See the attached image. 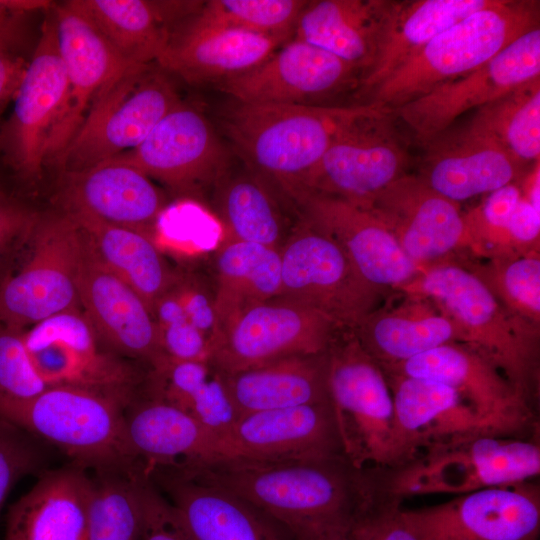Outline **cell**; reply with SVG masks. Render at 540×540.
<instances>
[{"mask_svg": "<svg viewBox=\"0 0 540 540\" xmlns=\"http://www.w3.org/2000/svg\"><path fill=\"white\" fill-rule=\"evenodd\" d=\"M393 4L391 0L307 1L293 38L360 68L364 76L375 63Z\"/></svg>", "mask_w": 540, "mask_h": 540, "instance_id": "32", "label": "cell"}, {"mask_svg": "<svg viewBox=\"0 0 540 540\" xmlns=\"http://www.w3.org/2000/svg\"><path fill=\"white\" fill-rule=\"evenodd\" d=\"M258 507L292 535L339 530L355 538L401 507L382 491L377 468L344 456L284 461L217 460L186 470Z\"/></svg>", "mask_w": 540, "mask_h": 540, "instance_id": "1", "label": "cell"}, {"mask_svg": "<svg viewBox=\"0 0 540 540\" xmlns=\"http://www.w3.org/2000/svg\"><path fill=\"white\" fill-rule=\"evenodd\" d=\"M280 254L277 298L316 310L343 329L354 328L375 310L384 293L363 279L336 242L301 218Z\"/></svg>", "mask_w": 540, "mask_h": 540, "instance_id": "10", "label": "cell"}, {"mask_svg": "<svg viewBox=\"0 0 540 540\" xmlns=\"http://www.w3.org/2000/svg\"><path fill=\"white\" fill-rule=\"evenodd\" d=\"M112 160L135 167L178 194L213 188L231 165L230 153L210 120L183 101L137 147Z\"/></svg>", "mask_w": 540, "mask_h": 540, "instance_id": "17", "label": "cell"}, {"mask_svg": "<svg viewBox=\"0 0 540 540\" xmlns=\"http://www.w3.org/2000/svg\"><path fill=\"white\" fill-rule=\"evenodd\" d=\"M421 540H539L540 488H485L433 506L401 509Z\"/></svg>", "mask_w": 540, "mask_h": 540, "instance_id": "19", "label": "cell"}, {"mask_svg": "<svg viewBox=\"0 0 540 540\" xmlns=\"http://www.w3.org/2000/svg\"><path fill=\"white\" fill-rule=\"evenodd\" d=\"M418 174L433 190L459 202L497 190L518 177L522 163L493 139L462 130L436 136Z\"/></svg>", "mask_w": 540, "mask_h": 540, "instance_id": "28", "label": "cell"}, {"mask_svg": "<svg viewBox=\"0 0 540 540\" xmlns=\"http://www.w3.org/2000/svg\"><path fill=\"white\" fill-rule=\"evenodd\" d=\"M329 399L345 458L357 468L393 463L394 403L381 366L350 329L327 350Z\"/></svg>", "mask_w": 540, "mask_h": 540, "instance_id": "8", "label": "cell"}, {"mask_svg": "<svg viewBox=\"0 0 540 540\" xmlns=\"http://www.w3.org/2000/svg\"><path fill=\"white\" fill-rule=\"evenodd\" d=\"M386 378L394 403V453L390 467L476 436H499L451 387L422 378Z\"/></svg>", "mask_w": 540, "mask_h": 540, "instance_id": "24", "label": "cell"}, {"mask_svg": "<svg viewBox=\"0 0 540 540\" xmlns=\"http://www.w3.org/2000/svg\"><path fill=\"white\" fill-rule=\"evenodd\" d=\"M397 310H373L350 329L363 349L383 368L448 343H463L454 322L420 299Z\"/></svg>", "mask_w": 540, "mask_h": 540, "instance_id": "37", "label": "cell"}, {"mask_svg": "<svg viewBox=\"0 0 540 540\" xmlns=\"http://www.w3.org/2000/svg\"><path fill=\"white\" fill-rule=\"evenodd\" d=\"M217 453L215 461L344 456L330 400L241 416L219 441Z\"/></svg>", "mask_w": 540, "mask_h": 540, "instance_id": "23", "label": "cell"}, {"mask_svg": "<svg viewBox=\"0 0 540 540\" xmlns=\"http://www.w3.org/2000/svg\"><path fill=\"white\" fill-rule=\"evenodd\" d=\"M149 477L165 492L192 540H294L288 528L258 507L192 474L155 469Z\"/></svg>", "mask_w": 540, "mask_h": 540, "instance_id": "26", "label": "cell"}, {"mask_svg": "<svg viewBox=\"0 0 540 540\" xmlns=\"http://www.w3.org/2000/svg\"><path fill=\"white\" fill-rule=\"evenodd\" d=\"M142 472H98L92 479L88 540H140L138 480Z\"/></svg>", "mask_w": 540, "mask_h": 540, "instance_id": "41", "label": "cell"}, {"mask_svg": "<svg viewBox=\"0 0 540 540\" xmlns=\"http://www.w3.org/2000/svg\"><path fill=\"white\" fill-rule=\"evenodd\" d=\"M28 61L14 50L0 46V118L16 96Z\"/></svg>", "mask_w": 540, "mask_h": 540, "instance_id": "52", "label": "cell"}, {"mask_svg": "<svg viewBox=\"0 0 540 540\" xmlns=\"http://www.w3.org/2000/svg\"><path fill=\"white\" fill-rule=\"evenodd\" d=\"M507 233L515 253L538 252L536 246L539 244L540 212H537L523 196L511 215Z\"/></svg>", "mask_w": 540, "mask_h": 540, "instance_id": "50", "label": "cell"}, {"mask_svg": "<svg viewBox=\"0 0 540 540\" xmlns=\"http://www.w3.org/2000/svg\"><path fill=\"white\" fill-rule=\"evenodd\" d=\"M65 93L66 76L52 10L41 24L36 47L13 100V110L0 128V154L25 183L38 180L43 172Z\"/></svg>", "mask_w": 540, "mask_h": 540, "instance_id": "12", "label": "cell"}, {"mask_svg": "<svg viewBox=\"0 0 540 540\" xmlns=\"http://www.w3.org/2000/svg\"><path fill=\"white\" fill-rule=\"evenodd\" d=\"M393 118L392 112H384L341 134L293 194L308 190L367 207L385 187L408 174L410 156Z\"/></svg>", "mask_w": 540, "mask_h": 540, "instance_id": "16", "label": "cell"}, {"mask_svg": "<svg viewBox=\"0 0 540 540\" xmlns=\"http://www.w3.org/2000/svg\"><path fill=\"white\" fill-rule=\"evenodd\" d=\"M378 473L384 494L400 504L411 496L515 485L539 476V438L476 436Z\"/></svg>", "mask_w": 540, "mask_h": 540, "instance_id": "6", "label": "cell"}, {"mask_svg": "<svg viewBox=\"0 0 540 540\" xmlns=\"http://www.w3.org/2000/svg\"><path fill=\"white\" fill-rule=\"evenodd\" d=\"M289 203L299 218L336 242L357 272L381 290L399 288L420 268L369 209L344 199L300 190Z\"/></svg>", "mask_w": 540, "mask_h": 540, "instance_id": "20", "label": "cell"}, {"mask_svg": "<svg viewBox=\"0 0 540 540\" xmlns=\"http://www.w3.org/2000/svg\"><path fill=\"white\" fill-rule=\"evenodd\" d=\"M398 289L432 301L459 328L463 343L493 361L537 410L539 328L506 309L472 269L440 261Z\"/></svg>", "mask_w": 540, "mask_h": 540, "instance_id": "3", "label": "cell"}, {"mask_svg": "<svg viewBox=\"0 0 540 540\" xmlns=\"http://www.w3.org/2000/svg\"><path fill=\"white\" fill-rule=\"evenodd\" d=\"M128 406L105 393L50 386L26 401L0 400V419L55 445L84 469L126 473L143 467L127 438Z\"/></svg>", "mask_w": 540, "mask_h": 540, "instance_id": "5", "label": "cell"}, {"mask_svg": "<svg viewBox=\"0 0 540 540\" xmlns=\"http://www.w3.org/2000/svg\"><path fill=\"white\" fill-rule=\"evenodd\" d=\"M64 212L79 225L95 257L132 287L152 312L155 302L174 284L178 274L166 262L153 238L86 213Z\"/></svg>", "mask_w": 540, "mask_h": 540, "instance_id": "36", "label": "cell"}, {"mask_svg": "<svg viewBox=\"0 0 540 540\" xmlns=\"http://www.w3.org/2000/svg\"><path fill=\"white\" fill-rule=\"evenodd\" d=\"M92 478L73 465L42 474L7 515L4 540H88Z\"/></svg>", "mask_w": 540, "mask_h": 540, "instance_id": "31", "label": "cell"}, {"mask_svg": "<svg viewBox=\"0 0 540 540\" xmlns=\"http://www.w3.org/2000/svg\"><path fill=\"white\" fill-rule=\"evenodd\" d=\"M33 363L50 386H72L117 397L127 404L141 375L103 343L82 310L56 314L24 331Z\"/></svg>", "mask_w": 540, "mask_h": 540, "instance_id": "14", "label": "cell"}, {"mask_svg": "<svg viewBox=\"0 0 540 540\" xmlns=\"http://www.w3.org/2000/svg\"><path fill=\"white\" fill-rule=\"evenodd\" d=\"M215 261L216 338L247 309L278 297L281 254L265 245L225 240Z\"/></svg>", "mask_w": 540, "mask_h": 540, "instance_id": "39", "label": "cell"}, {"mask_svg": "<svg viewBox=\"0 0 540 540\" xmlns=\"http://www.w3.org/2000/svg\"><path fill=\"white\" fill-rule=\"evenodd\" d=\"M538 26V1L493 0L436 35L361 104L393 112L433 88L477 69Z\"/></svg>", "mask_w": 540, "mask_h": 540, "instance_id": "4", "label": "cell"}, {"mask_svg": "<svg viewBox=\"0 0 540 540\" xmlns=\"http://www.w3.org/2000/svg\"><path fill=\"white\" fill-rule=\"evenodd\" d=\"M156 63L130 65L93 102L56 162L62 172L93 167L137 147L182 100Z\"/></svg>", "mask_w": 540, "mask_h": 540, "instance_id": "7", "label": "cell"}, {"mask_svg": "<svg viewBox=\"0 0 540 540\" xmlns=\"http://www.w3.org/2000/svg\"><path fill=\"white\" fill-rule=\"evenodd\" d=\"M79 298L82 312L105 346L146 362L150 369L167 359L146 302L95 257L86 238Z\"/></svg>", "mask_w": 540, "mask_h": 540, "instance_id": "25", "label": "cell"}, {"mask_svg": "<svg viewBox=\"0 0 540 540\" xmlns=\"http://www.w3.org/2000/svg\"><path fill=\"white\" fill-rule=\"evenodd\" d=\"M28 254L0 284V322L26 330L59 313L81 310L79 278L85 238L61 209L39 213Z\"/></svg>", "mask_w": 540, "mask_h": 540, "instance_id": "9", "label": "cell"}, {"mask_svg": "<svg viewBox=\"0 0 540 540\" xmlns=\"http://www.w3.org/2000/svg\"><path fill=\"white\" fill-rule=\"evenodd\" d=\"M283 44L246 31L198 26L187 18L172 30L156 64L190 84L217 85L259 65Z\"/></svg>", "mask_w": 540, "mask_h": 540, "instance_id": "29", "label": "cell"}, {"mask_svg": "<svg viewBox=\"0 0 540 540\" xmlns=\"http://www.w3.org/2000/svg\"><path fill=\"white\" fill-rule=\"evenodd\" d=\"M204 1L74 0L128 64L156 63L172 30Z\"/></svg>", "mask_w": 540, "mask_h": 540, "instance_id": "33", "label": "cell"}, {"mask_svg": "<svg viewBox=\"0 0 540 540\" xmlns=\"http://www.w3.org/2000/svg\"><path fill=\"white\" fill-rule=\"evenodd\" d=\"M221 375L239 417L330 400L327 351L284 357Z\"/></svg>", "mask_w": 540, "mask_h": 540, "instance_id": "34", "label": "cell"}, {"mask_svg": "<svg viewBox=\"0 0 540 540\" xmlns=\"http://www.w3.org/2000/svg\"><path fill=\"white\" fill-rule=\"evenodd\" d=\"M66 76L62 109L49 141L46 165L56 164L105 86L130 65L112 48L74 0L53 5Z\"/></svg>", "mask_w": 540, "mask_h": 540, "instance_id": "21", "label": "cell"}, {"mask_svg": "<svg viewBox=\"0 0 540 540\" xmlns=\"http://www.w3.org/2000/svg\"><path fill=\"white\" fill-rule=\"evenodd\" d=\"M127 438L145 473L193 469L217 459L216 439L190 414L159 399L134 400L125 411Z\"/></svg>", "mask_w": 540, "mask_h": 540, "instance_id": "30", "label": "cell"}, {"mask_svg": "<svg viewBox=\"0 0 540 540\" xmlns=\"http://www.w3.org/2000/svg\"><path fill=\"white\" fill-rule=\"evenodd\" d=\"M171 289L182 304L188 321L206 337L211 350L217 331L214 289L210 290L194 276L180 274Z\"/></svg>", "mask_w": 540, "mask_h": 540, "instance_id": "48", "label": "cell"}, {"mask_svg": "<svg viewBox=\"0 0 540 540\" xmlns=\"http://www.w3.org/2000/svg\"><path fill=\"white\" fill-rule=\"evenodd\" d=\"M472 269V268H471ZM512 314L539 328L540 259L538 252L491 257L472 269Z\"/></svg>", "mask_w": 540, "mask_h": 540, "instance_id": "43", "label": "cell"}, {"mask_svg": "<svg viewBox=\"0 0 540 540\" xmlns=\"http://www.w3.org/2000/svg\"><path fill=\"white\" fill-rule=\"evenodd\" d=\"M540 77V29L522 34L477 69L447 81L392 113L422 146L447 131L462 114Z\"/></svg>", "mask_w": 540, "mask_h": 540, "instance_id": "15", "label": "cell"}, {"mask_svg": "<svg viewBox=\"0 0 540 540\" xmlns=\"http://www.w3.org/2000/svg\"><path fill=\"white\" fill-rule=\"evenodd\" d=\"M382 369L386 375L428 379L451 387L499 436L539 438L537 410L493 361L467 344H444Z\"/></svg>", "mask_w": 540, "mask_h": 540, "instance_id": "11", "label": "cell"}, {"mask_svg": "<svg viewBox=\"0 0 540 540\" xmlns=\"http://www.w3.org/2000/svg\"><path fill=\"white\" fill-rule=\"evenodd\" d=\"M363 71L302 40L292 38L254 68L216 85L234 101L329 106L357 92Z\"/></svg>", "mask_w": 540, "mask_h": 540, "instance_id": "18", "label": "cell"}, {"mask_svg": "<svg viewBox=\"0 0 540 540\" xmlns=\"http://www.w3.org/2000/svg\"><path fill=\"white\" fill-rule=\"evenodd\" d=\"M467 126L496 141L522 164L539 161L540 77L477 109Z\"/></svg>", "mask_w": 540, "mask_h": 540, "instance_id": "40", "label": "cell"}, {"mask_svg": "<svg viewBox=\"0 0 540 540\" xmlns=\"http://www.w3.org/2000/svg\"><path fill=\"white\" fill-rule=\"evenodd\" d=\"M61 180V210L86 213L153 238L164 197L135 167L110 159L84 170L63 172Z\"/></svg>", "mask_w": 540, "mask_h": 540, "instance_id": "27", "label": "cell"}, {"mask_svg": "<svg viewBox=\"0 0 540 540\" xmlns=\"http://www.w3.org/2000/svg\"><path fill=\"white\" fill-rule=\"evenodd\" d=\"M493 0L394 1L377 58L354 94L363 100L436 35Z\"/></svg>", "mask_w": 540, "mask_h": 540, "instance_id": "35", "label": "cell"}, {"mask_svg": "<svg viewBox=\"0 0 540 540\" xmlns=\"http://www.w3.org/2000/svg\"><path fill=\"white\" fill-rule=\"evenodd\" d=\"M421 269L473 242L459 205L419 175L406 174L379 192L367 207Z\"/></svg>", "mask_w": 540, "mask_h": 540, "instance_id": "22", "label": "cell"}, {"mask_svg": "<svg viewBox=\"0 0 540 540\" xmlns=\"http://www.w3.org/2000/svg\"><path fill=\"white\" fill-rule=\"evenodd\" d=\"M294 540H357L352 534L339 530H319L293 535Z\"/></svg>", "mask_w": 540, "mask_h": 540, "instance_id": "54", "label": "cell"}, {"mask_svg": "<svg viewBox=\"0 0 540 540\" xmlns=\"http://www.w3.org/2000/svg\"><path fill=\"white\" fill-rule=\"evenodd\" d=\"M307 0H211L188 18L204 27L241 30L287 42Z\"/></svg>", "mask_w": 540, "mask_h": 540, "instance_id": "42", "label": "cell"}, {"mask_svg": "<svg viewBox=\"0 0 540 540\" xmlns=\"http://www.w3.org/2000/svg\"><path fill=\"white\" fill-rule=\"evenodd\" d=\"M41 455L22 429L0 419V510L14 484L38 468Z\"/></svg>", "mask_w": 540, "mask_h": 540, "instance_id": "47", "label": "cell"}, {"mask_svg": "<svg viewBox=\"0 0 540 540\" xmlns=\"http://www.w3.org/2000/svg\"><path fill=\"white\" fill-rule=\"evenodd\" d=\"M401 507L382 516L359 540H421L401 513Z\"/></svg>", "mask_w": 540, "mask_h": 540, "instance_id": "53", "label": "cell"}, {"mask_svg": "<svg viewBox=\"0 0 540 540\" xmlns=\"http://www.w3.org/2000/svg\"><path fill=\"white\" fill-rule=\"evenodd\" d=\"M39 212L0 189V284L26 247Z\"/></svg>", "mask_w": 540, "mask_h": 540, "instance_id": "46", "label": "cell"}, {"mask_svg": "<svg viewBox=\"0 0 540 540\" xmlns=\"http://www.w3.org/2000/svg\"><path fill=\"white\" fill-rule=\"evenodd\" d=\"M165 356L177 361L209 362L210 344L186 317L157 325Z\"/></svg>", "mask_w": 540, "mask_h": 540, "instance_id": "49", "label": "cell"}, {"mask_svg": "<svg viewBox=\"0 0 540 540\" xmlns=\"http://www.w3.org/2000/svg\"><path fill=\"white\" fill-rule=\"evenodd\" d=\"M391 112L372 104L313 106L232 101L221 126L242 163L284 200L330 145L360 121Z\"/></svg>", "mask_w": 540, "mask_h": 540, "instance_id": "2", "label": "cell"}, {"mask_svg": "<svg viewBox=\"0 0 540 540\" xmlns=\"http://www.w3.org/2000/svg\"><path fill=\"white\" fill-rule=\"evenodd\" d=\"M51 7L53 4L46 0H0V46L15 51L24 15Z\"/></svg>", "mask_w": 540, "mask_h": 540, "instance_id": "51", "label": "cell"}, {"mask_svg": "<svg viewBox=\"0 0 540 540\" xmlns=\"http://www.w3.org/2000/svg\"><path fill=\"white\" fill-rule=\"evenodd\" d=\"M24 331L0 322V400L26 401L49 387L33 363Z\"/></svg>", "mask_w": 540, "mask_h": 540, "instance_id": "44", "label": "cell"}, {"mask_svg": "<svg viewBox=\"0 0 540 540\" xmlns=\"http://www.w3.org/2000/svg\"><path fill=\"white\" fill-rule=\"evenodd\" d=\"M138 490L140 540H192L173 505L144 472L139 476Z\"/></svg>", "mask_w": 540, "mask_h": 540, "instance_id": "45", "label": "cell"}, {"mask_svg": "<svg viewBox=\"0 0 540 540\" xmlns=\"http://www.w3.org/2000/svg\"><path fill=\"white\" fill-rule=\"evenodd\" d=\"M213 188L225 240L282 248L290 233L280 204L283 198L266 181L244 164L235 171L230 165Z\"/></svg>", "mask_w": 540, "mask_h": 540, "instance_id": "38", "label": "cell"}, {"mask_svg": "<svg viewBox=\"0 0 540 540\" xmlns=\"http://www.w3.org/2000/svg\"><path fill=\"white\" fill-rule=\"evenodd\" d=\"M341 330L316 310L274 298L237 316L213 341L209 363L229 374L293 355L321 354Z\"/></svg>", "mask_w": 540, "mask_h": 540, "instance_id": "13", "label": "cell"}]
</instances>
